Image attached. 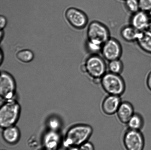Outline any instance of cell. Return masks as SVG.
Segmentation results:
<instances>
[{"label":"cell","instance_id":"6da1fadb","mask_svg":"<svg viewBox=\"0 0 151 150\" xmlns=\"http://www.w3.org/2000/svg\"><path fill=\"white\" fill-rule=\"evenodd\" d=\"M81 70L94 84H100L101 78L108 72L107 64L99 54H90L81 65Z\"/></svg>","mask_w":151,"mask_h":150},{"label":"cell","instance_id":"7a4b0ae2","mask_svg":"<svg viewBox=\"0 0 151 150\" xmlns=\"http://www.w3.org/2000/svg\"><path fill=\"white\" fill-rule=\"evenodd\" d=\"M93 133V128L89 124H75L66 132L63 138V145L69 148L78 147L88 141Z\"/></svg>","mask_w":151,"mask_h":150},{"label":"cell","instance_id":"3957f363","mask_svg":"<svg viewBox=\"0 0 151 150\" xmlns=\"http://www.w3.org/2000/svg\"><path fill=\"white\" fill-rule=\"evenodd\" d=\"M21 107L14 99L4 101L0 108V126L1 129L15 125L20 117Z\"/></svg>","mask_w":151,"mask_h":150},{"label":"cell","instance_id":"277c9868","mask_svg":"<svg viewBox=\"0 0 151 150\" xmlns=\"http://www.w3.org/2000/svg\"><path fill=\"white\" fill-rule=\"evenodd\" d=\"M100 85L107 95L121 97L126 89L125 81L121 75L109 72L101 78Z\"/></svg>","mask_w":151,"mask_h":150},{"label":"cell","instance_id":"5b68a950","mask_svg":"<svg viewBox=\"0 0 151 150\" xmlns=\"http://www.w3.org/2000/svg\"><path fill=\"white\" fill-rule=\"evenodd\" d=\"M123 144L126 150H144L145 141L141 131L127 129L124 132Z\"/></svg>","mask_w":151,"mask_h":150},{"label":"cell","instance_id":"8992f818","mask_svg":"<svg viewBox=\"0 0 151 150\" xmlns=\"http://www.w3.org/2000/svg\"><path fill=\"white\" fill-rule=\"evenodd\" d=\"M87 39L97 41L102 44L111 37L109 28L101 22L93 21L89 23L87 31Z\"/></svg>","mask_w":151,"mask_h":150},{"label":"cell","instance_id":"52a82bcc","mask_svg":"<svg viewBox=\"0 0 151 150\" xmlns=\"http://www.w3.org/2000/svg\"><path fill=\"white\" fill-rule=\"evenodd\" d=\"M16 85L14 77L7 72H1L0 78V96L3 101L14 99Z\"/></svg>","mask_w":151,"mask_h":150},{"label":"cell","instance_id":"ba28073f","mask_svg":"<svg viewBox=\"0 0 151 150\" xmlns=\"http://www.w3.org/2000/svg\"><path fill=\"white\" fill-rule=\"evenodd\" d=\"M122 53V47L120 42L112 37L103 44L101 52L102 56L108 62L120 59Z\"/></svg>","mask_w":151,"mask_h":150},{"label":"cell","instance_id":"9c48e42d","mask_svg":"<svg viewBox=\"0 0 151 150\" xmlns=\"http://www.w3.org/2000/svg\"><path fill=\"white\" fill-rule=\"evenodd\" d=\"M65 17L69 23L76 29H82L88 25V16L84 12L78 9L71 7L68 9Z\"/></svg>","mask_w":151,"mask_h":150},{"label":"cell","instance_id":"30bf717a","mask_svg":"<svg viewBox=\"0 0 151 150\" xmlns=\"http://www.w3.org/2000/svg\"><path fill=\"white\" fill-rule=\"evenodd\" d=\"M122 102L121 96L107 95L101 103V110L105 115H113L116 114Z\"/></svg>","mask_w":151,"mask_h":150},{"label":"cell","instance_id":"8fae6325","mask_svg":"<svg viewBox=\"0 0 151 150\" xmlns=\"http://www.w3.org/2000/svg\"><path fill=\"white\" fill-rule=\"evenodd\" d=\"M151 20L149 13L140 10L132 14L130 19V24L139 31L147 30Z\"/></svg>","mask_w":151,"mask_h":150},{"label":"cell","instance_id":"7c38bea8","mask_svg":"<svg viewBox=\"0 0 151 150\" xmlns=\"http://www.w3.org/2000/svg\"><path fill=\"white\" fill-rule=\"evenodd\" d=\"M62 140L56 131L49 130L44 134L42 139L43 148L47 150H57L61 144Z\"/></svg>","mask_w":151,"mask_h":150},{"label":"cell","instance_id":"4fadbf2b","mask_svg":"<svg viewBox=\"0 0 151 150\" xmlns=\"http://www.w3.org/2000/svg\"><path fill=\"white\" fill-rule=\"evenodd\" d=\"M134 113V107L131 102L128 101H122L116 114L120 122L127 124Z\"/></svg>","mask_w":151,"mask_h":150},{"label":"cell","instance_id":"5bb4252c","mask_svg":"<svg viewBox=\"0 0 151 150\" xmlns=\"http://www.w3.org/2000/svg\"><path fill=\"white\" fill-rule=\"evenodd\" d=\"M1 135L6 143L13 145L17 143L20 140L21 133L19 128L14 125L2 129Z\"/></svg>","mask_w":151,"mask_h":150},{"label":"cell","instance_id":"9a60e30c","mask_svg":"<svg viewBox=\"0 0 151 150\" xmlns=\"http://www.w3.org/2000/svg\"><path fill=\"white\" fill-rule=\"evenodd\" d=\"M140 33V31L137 30L130 24L123 26L120 32L122 39L125 42L129 43L137 42Z\"/></svg>","mask_w":151,"mask_h":150},{"label":"cell","instance_id":"2e32d148","mask_svg":"<svg viewBox=\"0 0 151 150\" xmlns=\"http://www.w3.org/2000/svg\"><path fill=\"white\" fill-rule=\"evenodd\" d=\"M136 42L142 50L151 55V32L147 30L140 32Z\"/></svg>","mask_w":151,"mask_h":150},{"label":"cell","instance_id":"e0dca14e","mask_svg":"<svg viewBox=\"0 0 151 150\" xmlns=\"http://www.w3.org/2000/svg\"><path fill=\"white\" fill-rule=\"evenodd\" d=\"M128 129L141 131L145 125L144 119L140 113L135 112L127 124Z\"/></svg>","mask_w":151,"mask_h":150},{"label":"cell","instance_id":"ac0fdd59","mask_svg":"<svg viewBox=\"0 0 151 150\" xmlns=\"http://www.w3.org/2000/svg\"><path fill=\"white\" fill-rule=\"evenodd\" d=\"M108 72L114 74L121 75L123 72L124 65L120 59L109 61L107 64Z\"/></svg>","mask_w":151,"mask_h":150},{"label":"cell","instance_id":"d6986e66","mask_svg":"<svg viewBox=\"0 0 151 150\" xmlns=\"http://www.w3.org/2000/svg\"><path fill=\"white\" fill-rule=\"evenodd\" d=\"M103 44L97 41L87 39L86 48L90 54H99L101 52Z\"/></svg>","mask_w":151,"mask_h":150},{"label":"cell","instance_id":"ffe728a7","mask_svg":"<svg viewBox=\"0 0 151 150\" xmlns=\"http://www.w3.org/2000/svg\"><path fill=\"white\" fill-rule=\"evenodd\" d=\"M18 59L23 63L30 62L33 60L34 55L33 52L29 50H23L19 51L16 54Z\"/></svg>","mask_w":151,"mask_h":150},{"label":"cell","instance_id":"44dd1931","mask_svg":"<svg viewBox=\"0 0 151 150\" xmlns=\"http://www.w3.org/2000/svg\"><path fill=\"white\" fill-rule=\"evenodd\" d=\"M124 1L125 8L131 14L140 10L139 0H125Z\"/></svg>","mask_w":151,"mask_h":150},{"label":"cell","instance_id":"7402d4cb","mask_svg":"<svg viewBox=\"0 0 151 150\" xmlns=\"http://www.w3.org/2000/svg\"><path fill=\"white\" fill-rule=\"evenodd\" d=\"M140 10L148 13L151 10V0H139Z\"/></svg>","mask_w":151,"mask_h":150},{"label":"cell","instance_id":"603a6c76","mask_svg":"<svg viewBox=\"0 0 151 150\" xmlns=\"http://www.w3.org/2000/svg\"><path fill=\"white\" fill-rule=\"evenodd\" d=\"M48 125L50 127V130L57 131L59 127H60V123L58 119L52 118L50 119L49 121Z\"/></svg>","mask_w":151,"mask_h":150},{"label":"cell","instance_id":"cb8c5ba5","mask_svg":"<svg viewBox=\"0 0 151 150\" xmlns=\"http://www.w3.org/2000/svg\"><path fill=\"white\" fill-rule=\"evenodd\" d=\"M77 150H95L94 145L89 141L78 147Z\"/></svg>","mask_w":151,"mask_h":150},{"label":"cell","instance_id":"d4e9b609","mask_svg":"<svg viewBox=\"0 0 151 150\" xmlns=\"http://www.w3.org/2000/svg\"><path fill=\"white\" fill-rule=\"evenodd\" d=\"M145 84L147 89L151 92V70L146 75Z\"/></svg>","mask_w":151,"mask_h":150},{"label":"cell","instance_id":"484cf974","mask_svg":"<svg viewBox=\"0 0 151 150\" xmlns=\"http://www.w3.org/2000/svg\"><path fill=\"white\" fill-rule=\"evenodd\" d=\"M7 20L4 16H1L0 17V27L1 30H2L5 27L7 24Z\"/></svg>","mask_w":151,"mask_h":150},{"label":"cell","instance_id":"4316f807","mask_svg":"<svg viewBox=\"0 0 151 150\" xmlns=\"http://www.w3.org/2000/svg\"><path fill=\"white\" fill-rule=\"evenodd\" d=\"M0 55H1V57H0V62H1V63H2L3 61V57H4L3 53L1 49V52H0Z\"/></svg>","mask_w":151,"mask_h":150},{"label":"cell","instance_id":"83f0119b","mask_svg":"<svg viewBox=\"0 0 151 150\" xmlns=\"http://www.w3.org/2000/svg\"><path fill=\"white\" fill-rule=\"evenodd\" d=\"M147 30L151 32V19L148 26Z\"/></svg>","mask_w":151,"mask_h":150},{"label":"cell","instance_id":"f1b7e54d","mask_svg":"<svg viewBox=\"0 0 151 150\" xmlns=\"http://www.w3.org/2000/svg\"><path fill=\"white\" fill-rule=\"evenodd\" d=\"M3 33H4V32H3V31H2V30H1V39H2V37H3V36H4V35H3Z\"/></svg>","mask_w":151,"mask_h":150},{"label":"cell","instance_id":"f546056e","mask_svg":"<svg viewBox=\"0 0 151 150\" xmlns=\"http://www.w3.org/2000/svg\"><path fill=\"white\" fill-rule=\"evenodd\" d=\"M78 149V147L76 148H69V149L68 150H77Z\"/></svg>","mask_w":151,"mask_h":150},{"label":"cell","instance_id":"4dcf8cb0","mask_svg":"<svg viewBox=\"0 0 151 150\" xmlns=\"http://www.w3.org/2000/svg\"><path fill=\"white\" fill-rule=\"evenodd\" d=\"M148 13H149V16H150V17L151 19V10H150V11Z\"/></svg>","mask_w":151,"mask_h":150},{"label":"cell","instance_id":"1f68e13d","mask_svg":"<svg viewBox=\"0 0 151 150\" xmlns=\"http://www.w3.org/2000/svg\"><path fill=\"white\" fill-rule=\"evenodd\" d=\"M39 150H47L45 149H44V148H43V149H40Z\"/></svg>","mask_w":151,"mask_h":150},{"label":"cell","instance_id":"d6a6232c","mask_svg":"<svg viewBox=\"0 0 151 150\" xmlns=\"http://www.w3.org/2000/svg\"><path fill=\"white\" fill-rule=\"evenodd\" d=\"M121 1H125V0H121Z\"/></svg>","mask_w":151,"mask_h":150}]
</instances>
